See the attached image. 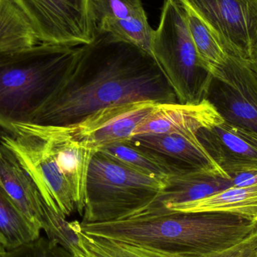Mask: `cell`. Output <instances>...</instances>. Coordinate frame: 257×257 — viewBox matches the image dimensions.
<instances>
[{
	"label": "cell",
	"mask_w": 257,
	"mask_h": 257,
	"mask_svg": "<svg viewBox=\"0 0 257 257\" xmlns=\"http://www.w3.org/2000/svg\"><path fill=\"white\" fill-rule=\"evenodd\" d=\"M139 101L178 102L152 56L102 33L78 47L58 87L31 124L72 126L102 108Z\"/></svg>",
	"instance_id": "6da1fadb"
},
{
	"label": "cell",
	"mask_w": 257,
	"mask_h": 257,
	"mask_svg": "<svg viewBox=\"0 0 257 257\" xmlns=\"http://www.w3.org/2000/svg\"><path fill=\"white\" fill-rule=\"evenodd\" d=\"M81 232L163 257H199L247 238L257 223L223 213H184L150 208L103 223H82Z\"/></svg>",
	"instance_id": "7a4b0ae2"
},
{
	"label": "cell",
	"mask_w": 257,
	"mask_h": 257,
	"mask_svg": "<svg viewBox=\"0 0 257 257\" xmlns=\"http://www.w3.org/2000/svg\"><path fill=\"white\" fill-rule=\"evenodd\" d=\"M78 47L39 43L0 52L2 128L31 123L58 87Z\"/></svg>",
	"instance_id": "3957f363"
},
{
	"label": "cell",
	"mask_w": 257,
	"mask_h": 257,
	"mask_svg": "<svg viewBox=\"0 0 257 257\" xmlns=\"http://www.w3.org/2000/svg\"><path fill=\"white\" fill-rule=\"evenodd\" d=\"M165 181L140 173L97 151L90 163L81 223L131 217L152 205Z\"/></svg>",
	"instance_id": "277c9868"
},
{
	"label": "cell",
	"mask_w": 257,
	"mask_h": 257,
	"mask_svg": "<svg viewBox=\"0 0 257 257\" xmlns=\"http://www.w3.org/2000/svg\"><path fill=\"white\" fill-rule=\"evenodd\" d=\"M151 52L178 103L207 99L212 75L204 68L190 36L187 10L179 0H165L151 37Z\"/></svg>",
	"instance_id": "5b68a950"
},
{
	"label": "cell",
	"mask_w": 257,
	"mask_h": 257,
	"mask_svg": "<svg viewBox=\"0 0 257 257\" xmlns=\"http://www.w3.org/2000/svg\"><path fill=\"white\" fill-rule=\"evenodd\" d=\"M0 145L12 151L31 175L48 207L62 217L77 211L76 202L45 139L28 124L0 132Z\"/></svg>",
	"instance_id": "8992f818"
},
{
	"label": "cell",
	"mask_w": 257,
	"mask_h": 257,
	"mask_svg": "<svg viewBox=\"0 0 257 257\" xmlns=\"http://www.w3.org/2000/svg\"><path fill=\"white\" fill-rule=\"evenodd\" d=\"M212 76L207 99L224 121L257 133V73L249 60L228 54Z\"/></svg>",
	"instance_id": "52a82bcc"
},
{
	"label": "cell",
	"mask_w": 257,
	"mask_h": 257,
	"mask_svg": "<svg viewBox=\"0 0 257 257\" xmlns=\"http://www.w3.org/2000/svg\"><path fill=\"white\" fill-rule=\"evenodd\" d=\"M214 33L228 54L251 60L257 54L255 0H179Z\"/></svg>",
	"instance_id": "ba28073f"
},
{
	"label": "cell",
	"mask_w": 257,
	"mask_h": 257,
	"mask_svg": "<svg viewBox=\"0 0 257 257\" xmlns=\"http://www.w3.org/2000/svg\"><path fill=\"white\" fill-rule=\"evenodd\" d=\"M41 43L78 47L93 39L87 0H13Z\"/></svg>",
	"instance_id": "9c48e42d"
},
{
	"label": "cell",
	"mask_w": 257,
	"mask_h": 257,
	"mask_svg": "<svg viewBox=\"0 0 257 257\" xmlns=\"http://www.w3.org/2000/svg\"><path fill=\"white\" fill-rule=\"evenodd\" d=\"M158 102L139 101L102 108L72 126L63 128L78 142L99 151L127 142Z\"/></svg>",
	"instance_id": "30bf717a"
},
{
	"label": "cell",
	"mask_w": 257,
	"mask_h": 257,
	"mask_svg": "<svg viewBox=\"0 0 257 257\" xmlns=\"http://www.w3.org/2000/svg\"><path fill=\"white\" fill-rule=\"evenodd\" d=\"M87 14L93 39L109 33L152 56L153 29L142 0H87Z\"/></svg>",
	"instance_id": "8fae6325"
},
{
	"label": "cell",
	"mask_w": 257,
	"mask_h": 257,
	"mask_svg": "<svg viewBox=\"0 0 257 257\" xmlns=\"http://www.w3.org/2000/svg\"><path fill=\"white\" fill-rule=\"evenodd\" d=\"M198 139L217 165L229 176L257 170V133L223 121L202 128Z\"/></svg>",
	"instance_id": "7c38bea8"
},
{
	"label": "cell",
	"mask_w": 257,
	"mask_h": 257,
	"mask_svg": "<svg viewBox=\"0 0 257 257\" xmlns=\"http://www.w3.org/2000/svg\"><path fill=\"white\" fill-rule=\"evenodd\" d=\"M28 125L48 144L72 190L77 211L82 216L89 169L97 151L72 138L63 127Z\"/></svg>",
	"instance_id": "4fadbf2b"
},
{
	"label": "cell",
	"mask_w": 257,
	"mask_h": 257,
	"mask_svg": "<svg viewBox=\"0 0 257 257\" xmlns=\"http://www.w3.org/2000/svg\"><path fill=\"white\" fill-rule=\"evenodd\" d=\"M224 121L208 99L198 103H157L138 126L134 136L151 134H197Z\"/></svg>",
	"instance_id": "5bb4252c"
},
{
	"label": "cell",
	"mask_w": 257,
	"mask_h": 257,
	"mask_svg": "<svg viewBox=\"0 0 257 257\" xmlns=\"http://www.w3.org/2000/svg\"><path fill=\"white\" fill-rule=\"evenodd\" d=\"M128 142L160 154L184 170L213 171L229 176L213 160L197 134L139 135Z\"/></svg>",
	"instance_id": "9a60e30c"
},
{
	"label": "cell",
	"mask_w": 257,
	"mask_h": 257,
	"mask_svg": "<svg viewBox=\"0 0 257 257\" xmlns=\"http://www.w3.org/2000/svg\"><path fill=\"white\" fill-rule=\"evenodd\" d=\"M0 186L28 220L42 230V220L48 205L31 175L15 154L2 145Z\"/></svg>",
	"instance_id": "2e32d148"
},
{
	"label": "cell",
	"mask_w": 257,
	"mask_h": 257,
	"mask_svg": "<svg viewBox=\"0 0 257 257\" xmlns=\"http://www.w3.org/2000/svg\"><path fill=\"white\" fill-rule=\"evenodd\" d=\"M231 187H233L232 177L213 171H188L169 177L158 199L147 208H165L198 200Z\"/></svg>",
	"instance_id": "e0dca14e"
},
{
	"label": "cell",
	"mask_w": 257,
	"mask_h": 257,
	"mask_svg": "<svg viewBox=\"0 0 257 257\" xmlns=\"http://www.w3.org/2000/svg\"><path fill=\"white\" fill-rule=\"evenodd\" d=\"M165 208L184 213H223L257 223V184L231 187L203 199L174 204Z\"/></svg>",
	"instance_id": "ac0fdd59"
},
{
	"label": "cell",
	"mask_w": 257,
	"mask_h": 257,
	"mask_svg": "<svg viewBox=\"0 0 257 257\" xmlns=\"http://www.w3.org/2000/svg\"><path fill=\"white\" fill-rule=\"evenodd\" d=\"M99 151L130 169L165 181L172 175L188 172L160 154L128 141L109 145Z\"/></svg>",
	"instance_id": "d6986e66"
},
{
	"label": "cell",
	"mask_w": 257,
	"mask_h": 257,
	"mask_svg": "<svg viewBox=\"0 0 257 257\" xmlns=\"http://www.w3.org/2000/svg\"><path fill=\"white\" fill-rule=\"evenodd\" d=\"M31 223L0 186V241L5 250H15L40 238Z\"/></svg>",
	"instance_id": "ffe728a7"
},
{
	"label": "cell",
	"mask_w": 257,
	"mask_h": 257,
	"mask_svg": "<svg viewBox=\"0 0 257 257\" xmlns=\"http://www.w3.org/2000/svg\"><path fill=\"white\" fill-rule=\"evenodd\" d=\"M39 43L33 27L13 0H0V52Z\"/></svg>",
	"instance_id": "44dd1931"
},
{
	"label": "cell",
	"mask_w": 257,
	"mask_h": 257,
	"mask_svg": "<svg viewBox=\"0 0 257 257\" xmlns=\"http://www.w3.org/2000/svg\"><path fill=\"white\" fill-rule=\"evenodd\" d=\"M185 8L187 25L199 60L212 75L226 61L228 53L206 24L193 10L187 6Z\"/></svg>",
	"instance_id": "7402d4cb"
},
{
	"label": "cell",
	"mask_w": 257,
	"mask_h": 257,
	"mask_svg": "<svg viewBox=\"0 0 257 257\" xmlns=\"http://www.w3.org/2000/svg\"><path fill=\"white\" fill-rule=\"evenodd\" d=\"M78 229V221H67L50 207L45 210L42 230L45 231L48 239L60 246L71 256L82 257L84 252L80 247Z\"/></svg>",
	"instance_id": "603a6c76"
},
{
	"label": "cell",
	"mask_w": 257,
	"mask_h": 257,
	"mask_svg": "<svg viewBox=\"0 0 257 257\" xmlns=\"http://www.w3.org/2000/svg\"><path fill=\"white\" fill-rule=\"evenodd\" d=\"M80 247L84 252L82 257H163L145 250L122 245L105 238L91 236L81 232L78 222Z\"/></svg>",
	"instance_id": "cb8c5ba5"
},
{
	"label": "cell",
	"mask_w": 257,
	"mask_h": 257,
	"mask_svg": "<svg viewBox=\"0 0 257 257\" xmlns=\"http://www.w3.org/2000/svg\"><path fill=\"white\" fill-rule=\"evenodd\" d=\"M199 257H257V229L235 245Z\"/></svg>",
	"instance_id": "d4e9b609"
},
{
	"label": "cell",
	"mask_w": 257,
	"mask_h": 257,
	"mask_svg": "<svg viewBox=\"0 0 257 257\" xmlns=\"http://www.w3.org/2000/svg\"><path fill=\"white\" fill-rule=\"evenodd\" d=\"M231 177L233 187H248L257 184V170L240 172Z\"/></svg>",
	"instance_id": "484cf974"
},
{
	"label": "cell",
	"mask_w": 257,
	"mask_h": 257,
	"mask_svg": "<svg viewBox=\"0 0 257 257\" xmlns=\"http://www.w3.org/2000/svg\"><path fill=\"white\" fill-rule=\"evenodd\" d=\"M249 61H250V64H251L252 67L254 69L257 73V54L251 60H249Z\"/></svg>",
	"instance_id": "4316f807"
},
{
	"label": "cell",
	"mask_w": 257,
	"mask_h": 257,
	"mask_svg": "<svg viewBox=\"0 0 257 257\" xmlns=\"http://www.w3.org/2000/svg\"><path fill=\"white\" fill-rule=\"evenodd\" d=\"M6 251L5 250L4 247H3V246L2 245L1 241H0V253H3V252Z\"/></svg>",
	"instance_id": "83f0119b"
},
{
	"label": "cell",
	"mask_w": 257,
	"mask_h": 257,
	"mask_svg": "<svg viewBox=\"0 0 257 257\" xmlns=\"http://www.w3.org/2000/svg\"><path fill=\"white\" fill-rule=\"evenodd\" d=\"M67 257H77V256H71V255L69 254V253H68V256Z\"/></svg>",
	"instance_id": "f1b7e54d"
},
{
	"label": "cell",
	"mask_w": 257,
	"mask_h": 257,
	"mask_svg": "<svg viewBox=\"0 0 257 257\" xmlns=\"http://www.w3.org/2000/svg\"><path fill=\"white\" fill-rule=\"evenodd\" d=\"M255 1H256V3H257V0H255Z\"/></svg>",
	"instance_id": "f546056e"
}]
</instances>
